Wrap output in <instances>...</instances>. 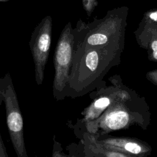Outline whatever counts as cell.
Returning a JSON list of instances; mask_svg holds the SVG:
<instances>
[{"mask_svg":"<svg viewBox=\"0 0 157 157\" xmlns=\"http://www.w3.org/2000/svg\"><path fill=\"white\" fill-rule=\"evenodd\" d=\"M75 49L74 29L71 22L62 29L55 47L53 64L55 75L52 89L53 95L56 101L66 97V88L72 66Z\"/></svg>","mask_w":157,"mask_h":157,"instance_id":"1","label":"cell"},{"mask_svg":"<svg viewBox=\"0 0 157 157\" xmlns=\"http://www.w3.org/2000/svg\"><path fill=\"white\" fill-rule=\"evenodd\" d=\"M4 102L6 123L10 138L18 157L28 156L23 135V120L12 79L9 72L0 77V105Z\"/></svg>","mask_w":157,"mask_h":157,"instance_id":"2","label":"cell"},{"mask_svg":"<svg viewBox=\"0 0 157 157\" xmlns=\"http://www.w3.org/2000/svg\"><path fill=\"white\" fill-rule=\"evenodd\" d=\"M52 31V18L45 17L36 26L31 34L29 45L34 64L35 80L37 85H42L44 71L48 61Z\"/></svg>","mask_w":157,"mask_h":157,"instance_id":"3","label":"cell"},{"mask_svg":"<svg viewBox=\"0 0 157 157\" xmlns=\"http://www.w3.org/2000/svg\"><path fill=\"white\" fill-rule=\"evenodd\" d=\"M128 121L127 113L121 110L113 111L107 114L101 121V124L110 129L116 130L124 127Z\"/></svg>","mask_w":157,"mask_h":157,"instance_id":"4","label":"cell"},{"mask_svg":"<svg viewBox=\"0 0 157 157\" xmlns=\"http://www.w3.org/2000/svg\"><path fill=\"white\" fill-rule=\"evenodd\" d=\"M83 7L88 16H90L98 6V0H82Z\"/></svg>","mask_w":157,"mask_h":157,"instance_id":"5","label":"cell"},{"mask_svg":"<svg viewBox=\"0 0 157 157\" xmlns=\"http://www.w3.org/2000/svg\"><path fill=\"white\" fill-rule=\"evenodd\" d=\"M124 148L127 151L134 154H137L141 151L140 146L134 142H128L126 144L124 145Z\"/></svg>","mask_w":157,"mask_h":157,"instance_id":"6","label":"cell"},{"mask_svg":"<svg viewBox=\"0 0 157 157\" xmlns=\"http://www.w3.org/2000/svg\"><path fill=\"white\" fill-rule=\"evenodd\" d=\"M145 19L157 23V9H151L146 12L144 14Z\"/></svg>","mask_w":157,"mask_h":157,"instance_id":"7","label":"cell"},{"mask_svg":"<svg viewBox=\"0 0 157 157\" xmlns=\"http://www.w3.org/2000/svg\"><path fill=\"white\" fill-rule=\"evenodd\" d=\"M8 156L6 153V150L4 148L3 141L1 139V136H0V156Z\"/></svg>","mask_w":157,"mask_h":157,"instance_id":"8","label":"cell"},{"mask_svg":"<svg viewBox=\"0 0 157 157\" xmlns=\"http://www.w3.org/2000/svg\"><path fill=\"white\" fill-rule=\"evenodd\" d=\"M153 49V55L155 59H157V40H154L151 44Z\"/></svg>","mask_w":157,"mask_h":157,"instance_id":"9","label":"cell"},{"mask_svg":"<svg viewBox=\"0 0 157 157\" xmlns=\"http://www.w3.org/2000/svg\"><path fill=\"white\" fill-rule=\"evenodd\" d=\"M108 156H111V157H114V156H124V155L123 154L121 153H110L107 154Z\"/></svg>","mask_w":157,"mask_h":157,"instance_id":"10","label":"cell"},{"mask_svg":"<svg viewBox=\"0 0 157 157\" xmlns=\"http://www.w3.org/2000/svg\"><path fill=\"white\" fill-rule=\"evenodd\" d=\"M1 1H7V0H1Z\"/></svg>","mask_w":157,"mask_h":157,"instance_id":"11","label":"cell"}]
</instances>
